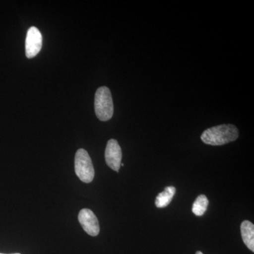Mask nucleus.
Masks as SVG:
<instances>
[{
  "label": "nucleus",
  "instance_id": "nucleus-1",
  "mask_svg": "<svg viewBox=\"0 0 254 254\" xmlns=\"http://www.w3.org/2000/svg\"><path fill=\"white\" fill-rule=\"evenodd\" d=\"M238 137V128L235 125H222L205 130L200 139L207 145H222L236 141Z\"/></svg>",
  "mask_w": 254,
  "mask_h": 254
},
{
  "label": "nucleus",
  "instance_id": "nucleus-2",
  "mask_svg": "<svg viewBox=\"0 0 254 254\" xmlns=\"http://www.w3.org/2000/svg\"><path fill=\"white\" fill-rule=\"evenodd\" d=\"M95 112L100 121L106 122L113 118L114 105L111 92L106 86L100 87L95 95Z\"/></svg>",
  "mask_w": 254,
  "mask_h": 254
},
{
  "label": "nucleus",
  "instance_id": "nucleus-3",
  "mask_svg": "<svg viewBox=\"0 0 254 254\" xmlns=\"http://www.w3.org/2000/svg\"><path fill=\"white\" fill-rule=\"evenodd\" d=\"M75 173L84 183H91L95 177V170L91 157L84 149H78L75 155Z\"/></svg>",
  "mask_w": 254,
  "mask_h": 254
},
{
  "label": "nucleus",
  "instance_id": "nucleus-4",
  "mask_svg": "<svg viewBox=\"0 0 254 254\" xmlns=\"http://www.w3.org/2000/svg\"><path fill=\"white\" fill-rule=\"evenodd\" d=\"M105 158L108 167L118 173L121 167L123 153L117 140L110 139L108 141L105 149Z\"/></svg>",
  "mask_w": 254,
  "mask_h": 254
},
{
  "label": "nucleus",
  "instance_id": "nucleus-5",
  "mask_svg": "<svg viewBox=\"0 0 254 254\" xmlns=\"http://www.w3.org/2000/svg\"><path fill=\"white\" fill-rule=\"evenodd\" d=\"M78 221L84 231L91 236L95 237L99 234V222L94 213L90 209H82L78 214Z\"/></svg>",
  "mask_w": 254,
  "mask_h": 254
},
{
  "label": "nucleus",
  "instance_id": "nucleus-6",
  "mask_svg": "<svg viewBox=\"0 0 254 254\" xmlns=\"http://www.w3.org/2000/svg\"><path fill=\"white\" fill-rule=\"evenodd\" d=\"M41 31L35 26L28 29L26 39V55L28 58H34L39 53L43 45Z\"/></svg>",
  "mask_w": 254,
  "mask_h": 254
},
{
  "label": "nucleus",
  "instance_id": "nucleus-7",
  "mask_svg": "<svg viewBox=\"0 0 254 254\" xmlns=\"http://www.w3.org/2000/svg\"><path fill=\"white\" fill-rule=\"evenodd\" d=\"M242 240L249 250L254 252V225L249 220H245L241 225Z\"/></svg>",
  "mask_w": 254,
  "mask_h": 254
},
{
  "label": "nucleus",
  "instance_id": "nucleus-8",
  "mask_svg": "<svg viewBox=\"0 0 254 254\" xmlns=\"http://www.w3.org/2000/svg\"><path fill=\"white\" fill-rule=\"evenodd\" d=\"M175 193H176V188L175 187H166L165 190L159 193L155 198V203L157 208H165L168 206L171 203Z\"/></svg>",
  "mask_w": 254,
  "mask_h": 254
},
{
  "label": "nucleus",
  "instance_id": "nucleus-9",
  "mask_svg": "<svg viewBox=\"0 0 254 254\" xmlns=\"http://www.w3.org/2000/svg\"><path fill=\"white\" fill-rule=\"evenodd\" d=\"M208 199L205 195H198L192 207V212L196 216H202L208 208Z\"/></svg>",
  "mask_w": 254,
  "mask_h": 254
},
{
  "label": "nucleus",
  "instance_id": "nucleus-10",
  "mask_svg": "<svg viewBox=\"0 0 254 254\" xmlns=\"http://www.w3.org/2000/svg\"><path fill=\"white\" fill-rule=\"evenodd\" d=\"M195 254H203L201 252H197Z\"/></svg>",
  "mask_w": 254,
  "mask_h": 254
},
{
  "label": "nucleus",
  "instance_id": "nucleus-11",
  "mask_svg": "<svg viewBox=\"0 0 254 254\" xmlns=\"http://www.w3.org/2000/svg\"></svg>",
  "mask_w": 254,
  "mask_h": 254
}]
</instances>
